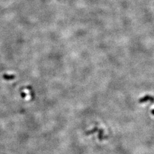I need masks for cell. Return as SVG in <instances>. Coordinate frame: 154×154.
<instances>
[{
  "mask_svg": "<svg viewBox=\"0 0 154 154\" xmlns=\"http://www.w3.org/2000/svg\"><path fill=\"white\" fill-rule=\"evenodd\" d=\"M147 100H151V101H152V102H154V98L153 97L151 96H146L145 98H142V99L140 100V102H145V101H147Z\"/></svg>",
  "mask_w": 154,
  "mask_h": 154,
  "instance_id": "6da1fadb",
  "label": "cell"
},
{
  "mask_svg": "<svg viewBox=\"0 0 154 154\" xmlns=\"http://www.w3.org/2000/svg\"><path fill=\"white\" fill-rule=\"evenodd\" d=\"M152 114H153V115H154V110L152 111Z\"/></svg>",
  "mask_w": 154,
  "mask_h": 154,
  "instance_id": "7a4b0ae2",
  "label": "cell"
}]
</instances>
